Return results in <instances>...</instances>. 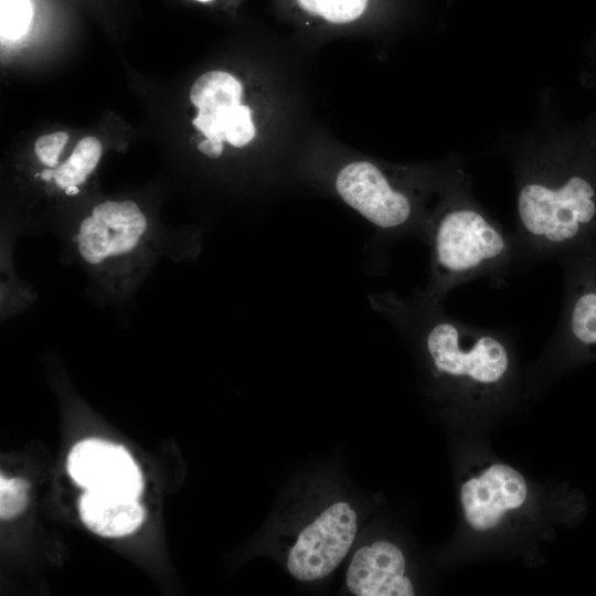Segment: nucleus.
I'll list each match as a JSON object with an SVG mask.
<instances>
[{
  "mask_svg": "<svg viewBox=\"0 0 596 596\" xmlns=\"http://www.w3.org/2000/svg\"><path fill=\"white\" fill-rule=\"evenodd\" d=\"M573 163L557 177L528 178L518 191L513 234L522 272L596 248V161Z\"/></svg>",
  "mask_w": 596,
  "mask_h": 596,
  "instance_id": "obj_1",
  "label": "nucleus"
},
{
  "mask_svg": "<svg viewBox=\"0 0 596 596\" xmlns=\"http://www.w3.org/2000/svg\"><path fill=\"white\" fill-rule=\"evenodd\" d=\"M397 309L401 323L417 333L430 372L448 390L477 401L505 390L513 373L510 334L456 319L426 294Z\"/></svg>",
  "mask_w": 596,
  "mask_h": 596,
  "instance_id": "obj_2",
  "label": "nucleus"
},
{
  "mask_svg": "<svg viewBox=\"0 0 596 596\" xmlns=\"http://www.w3.org/2000/svg\"><path fill=\"white\" fill-rule=\"evenodd\" d=\"M426 241L432 279L425 294L440 302L464 284L488 278L502 286L521 272L514 234L460 195L428 223Z\"/></svg>",
  "mask_w": 596,
  "mask_h": 596,
  "instance_id": "obj_3",
  "label": "nucleus"
},
{
  "mask_svg": "<svg viewBox=\"0 0 596 596\" xmlns=\"http://www.w3.org/2000/svg\"><path fill=\"white\" fill-rule=\"evenodd\" d=\"M147 231L148 220L134 201H105L81 221L73 241L86 264L104 267L136 254Z\"/></svg>",
  "mask_w": 596,
  "mask_h": 596,
  "instance_id": "obj_4",
  "label": "nucleus"
},
{
  "mask_svg": "<svg viewBox=\"0 0 596 596\" xmlns=\"http://www.w3.org/2000/svg\"><path fill=\"white\" fill-rule=\"evenodd\" d=\"M358 530V517L348 502L322 511L298 535L287 558L288 572L298 581H318L341 563Z\"/></svg>",
  "mask_w": 596,
  "mask_h": 596,
  "instance_id": "obj_5",
  "label": "nucleus"
},
{
  "mask_svg": "<svg viewBox=\"0 0 596 596\" xmlns=\"http://www.w3.org/2000/svg\"><path fill=\"white\" fill-rule=\"evenodd\" d=\"M336 190L348 205L382 230L400 231L413 225V202L371 162L358 161L342 168Z\"/></svg>",
  "mask_w": 596,
  "mask_h": 596,
  "instance_id": "obj_6",
  "label": "nucleus"
},
{
  "mask_svg": "<svg viewBox=\"0 0 596 596\" xmlns=\"http://www.w3.org/2000/svg\"><path fill=\"white\" fill-rule=\"evenodd\" d=\"M67 472L79 487L98 494L138 499L142 473L128 450L103 439L88 438L73 446Z\"/></svg>",
  "mask_w": 596,
  "mask_h": 596,
  "instance_id": "obj_7",
  "label": "nucleus"
},
{
  "mask_svg": "<svg viewBox=\"0 0 596 596\" xmlns=\"http://www.w3.org/2000/svg\"><path fill=\"white\" fill-rule=\"evenodd\" d=\"M566 287L553 345L596 356V260L590 255L561 260Z\"/></svg>",
  "mask_w": 596,
  "mask_h": 596,
  "instance_id": "obj_8",
  "label": "nucleus"
},
{
  "mask_svg": "<svg viewBox=\"0 0 596 596\" xmlns=\"http://www.w3.org/2000/svg\"><path fill=\"white\" fill-rule=\"evenodd\" d=\"M526 497L524 477L504 464H491L470 476L459 492L465 520L477 531L497 528L508 513L523 505Z\"/></svg>",
  "mask_w": 596,
  "mask_h": 596,
  "instance_id": "obj_9",
  "label": "nucleus"
},
{
  "mask_svg": "<svg viewBox=\"0 0 596 596\" xmlns=\"http://www.w3.org/2000/svg\"><path fill=\"white\" fill-rule=\"evenodd\" d=\"M405 570L402 551L391 542L376 541L354 553L345 582L356 596H413L414 587Z\"/></svg>",
  "mask_w": 596,
  "mask_h": 596,
  "instance_id": "obj_10",
  "label": "nucleus"
},
{
  "mask_svg": "<svg viewBox=\"0 0 596 596\" xmlns=\"http://www.w3.org/2000/svg\"><path fill=\"white\" fill-rule=\"evenodd\" d=\"M242 85L231 74L212 71L193 84L190 98L198 108L192 124L207 139L224 141L223 126L231 111L241 105Z\"/></svg>",
  "mask_w": 596,
  "mask_h": 596,
  "instance_id": "obj_11",
  "label": "nucleus"
},
{
  "mask_svg": "<svg viewBox=\"0 0 596 596\" xmlns=\"http://www.w3.org/2000/svg\"><path fill=\"white\" fill-rule=\"evenodd\" d=\"M78 511L83 523L105 538L131 534L146 518L138 499L108 497L86 490L79 498Z\"/></svg>",
  "mask_w": 596,
  "mask_h": 596,
  "instance_id": "obj_12",
  "label": "nucleus"
},
{
  "mask_svg": "<svg viewBox=\"0 0 596 596\" xmlns=\"http://www.w3.org/2000/svg\"><path fill=\"white\" fill-rule=\"evenodd\" d=\"M102 157V145L92 136L81 139L71 156L55 169L51 182L64 191L78 188L95 170Z\"/></svg>",
  "mask_w": 596,
  "mask_h": 596,
  "instance_id": "obj_13",
  "label": "nucleus"
},
{
  "mask_svg": "<svg viewBox=\"0 0 596 596\" xmlns=\"http://www.w3.org/2000/svg\"><path fill=\"white\" fill-rule=\"evenodd\" d=\"M369 0H298L301 8L333 23H345L358 19Z\"/></svg>",
  "mask_w": 596,
  "mask_h": 596,
  "instance_id": "obj_14",
  "label": "nucleus"
},
{
  "mask_svg": "<svg viewBox=\"0 0 596 596\" xmlns=\"http://www.w3.org/2000/svg\"><path fill=\"white\" fill-rule=\"evenodd\" d=\"M32 20L30 0H0V33L2 39L17 40L24 35Z\"/></svg>",
  "mask_w": 596,
  "mask_h": 596,
  "instance_id": "obj_15",
  "label": "nucleus"
},
{
  "mask_svg": "<svg viewBox=\"0 0 596 596\" xmlns=\"http://www.w3.org/2000/svg\"><path fill=\"white\" fill-rule=\"evenodd\" d=\"M29 483L22 478L0 477V517L11 520L18 517L28 504Z\"/></svg>",
  "mask_w": 596,
  "mask_h": 596,
  "instance_id": "obj_16",
  "label": "nucleus"
},
{
  "mask_svg": "<svg viewBox=\"0 0 596 596\" xmlns=\"http://www.w3.org/2000/svg\"><path fill=\"white\" fill-rule=\"evenodd\" d=\"M224 140L234 147L248 143L255 136L251 110L245 105L236 106L228 115L224 128Z\"/></svg>",
  "mask_w": 596,
  "mask_h": 596,
  "instance_id": "obj_17",
  "label": "nucleus"
},
{
  "mask_svg": "<svg viewBox=\"0 0 596 596\" xmlns=\"http://www.w3.org/2000/svg\"><path fill=\"white\" fill-rule=\"evenodd\" d=\"M68 141V135L57 131L41 136L34 143V152L38 159L47 168L55 169L58 166L60 155Z\"/></svg>",
  "mask_w": 596,
  "mask_h": 596,
  "instance_id": "obj_18",
  "label": "nucleus"
},
{
  "mask_svg": "<svg viewBox=\"0 0 596 596\" xmlns=\"http://www.w3.org/2000/svg\"><path fill=\"white\" fill-rule=\"evenodd\" d=\"M198 149L210 158H217L223 151V142L205 138L198 145Z\"/></svg>",
  "mask_w": 596,
  "mask_h": 596,
  "instance_id": "obj_19",
  "label": "nucleus"
},
{
  "mask_svg": "<svg viewBox=\"0 0 596 596\" xmlns=\"http://www.w3.org/2000/svg\"><path fill=\"white\" fill-rule=\"evenodd\" d=\"M198 1H210V0H198Z\"/></svg>",
  "mask_w": 596,
  "mask_h": 596,
  "instance_id": "obj_20",
  "label": "nucleus"
}]
</instances>
